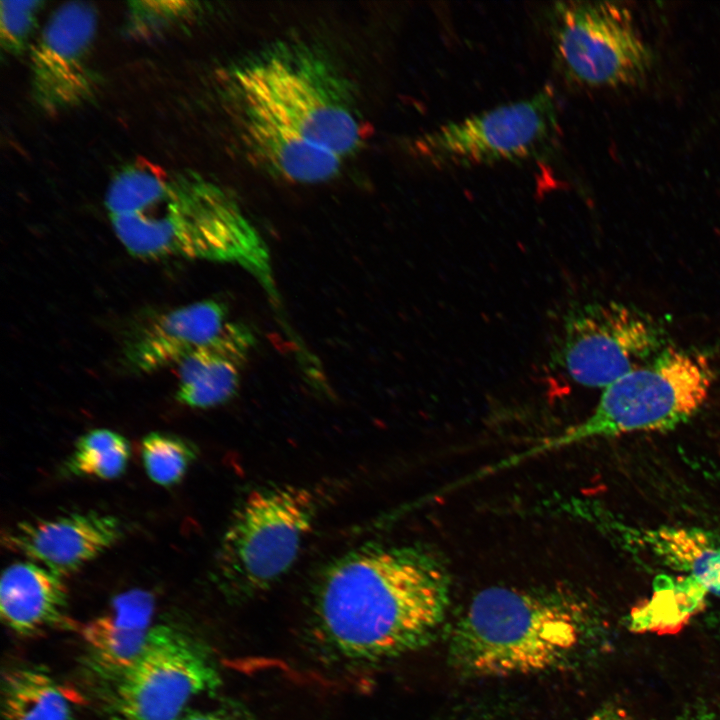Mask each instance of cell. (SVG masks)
I'll return each instance as SVG.
<instances>
[{
  "label": "cell",
  "mask_w": 720,
  "mask_h": 720,
  "mask_svg": "<svg viewBox=\"0 0 720 720\" xmlns=\"http://www.w3.org/2000/svg\"><path fill=\"white\" fill-rule=\"evenodd\" d=\"M222 88L249 156L288 182L329 181L367 136L351 82L302 41L273 43L232 64Z\"/></svg>",
  "instance_id": "6da1fadb"
},
{
  "label": "cell",
  "mask_w": 720,
  "mask_h": 720,
  "mask_svg": "<svg viewBox=\"0 0 720 720\" xmlns=\"http://www.w3.org/2000/svg\"><path fill=\"white\" fill-rule=\"evenodd\" d=\"M451 595L445 562L416 544H370L332 562L313 597V623L342 659L372 663L426 645Z\"/></svg>",
  "instance_id": "7a4b0ae2"
},
{
  "label": "cell",
  "mask_w": 720,
  "mask_h": 720,
  "mask_svg": "<svg viewBox=\"0 0 720 720\" xmlns=\"http://www.w3.org/2000/svg\"><path fill=\"white\" fill-rule=\"evenodd\" d=\"M104 204L114 234L131 256L238 265L283 315L269 249L239 202L219 184L195 171L136 159L116 171Z\"/></svg>",
  "instance_id": "3957f363"
},
{
  "label": "cell",
  "mask_w": 720,
  "mask_h": 720,
  "mask_svg": "<svg viewBox=\"0 0 720 720\" xmlns=\"http://www.w3.org/2000/svg\"><path fill=\"white\" fill-rule=\"evenodd\" d=\"M586 613L561 594L490 587L455 623L450 663L470 676L504 677L551 670L584 640Z\"/></svg>",
  "instance_id": "277c9868"
},
{
  "label": "cell",
  "mask_w": 720,
  "mask_h": 720,
  "mask_svg": "<svg viewBox=\"0 0 720 720\" xmlns=\"http://www.w3.org/2000/svg\"><path fill=\"white\" fill-rule=\"evenodd\" d=\"M708 357L667 346L605 388L581 423L507 458L511 467L541 454L595 438L666 431L686 423L705 402L714 380Z\"/></svg>",
  "instance_id": "5b68a950"
},
{
  "label": "cell",
  "mask_w": 720,
  "mask_h": 720,
  "mask_svg": "<svg viewBox=\"0 0 720 720\" xmlns=\"http://www.w3.org/2000/svg\"><path fill=\"white\" fill-rule=\"evenodd\" d=\"M319 507V495L300 486L263 487L247 494L221 543V583L243 597L271 587L294 564Z\"/></svg>",
  "instance_id": "8992f818"
},
{
  "label": "cell",
  "mask_w": 720,
  "mask_h": 720,
  "mask_svg": "<svg viewBox=\"0 0 720 720\" xmlns=\"http://www.w3.org/2000/svg\"><path fill=\"white\" fill-rule=\"evenodd\" d=\"M560 131L554 90L449 122L415 137L410 151L437 168L469 167L537 159L551 150Z\"/></svg>",
  "instance_id": "52a82bcc"
},
{
  "label": "cell",
  "mask_w": 720,
  "mask_h": 720,
  "mask_svg": "<svg viewBox=\"0 0 720 720\" xmlns=\"http://www.w3.org/2000/svg\"><path fill=\"white\" fill-rule=\"evenodd\" d=\"M549 33L555 65L572 84H632L652 64L630 10L616 2H556L549 12Z\"/></svg>",
  "instance_id": "ba28073f"
},
{
  "label": "cell",
  "mask_w": 720,
  "mask_h": 720,
  "mask_svg": "<svg viewBox=\"0 0 720 720\" xmlns=\"http://www.w3.org/2000/svg\"><path fill=\"white\" fill-rule=\"evenodd\" d=\"M662 323L619 302H589L568 311L554 361L575 382L605 388L668 345Z\"/></svg>",
  "instance_id": "9c48e42d"
},
{
  "label": "cell",
  "mask_w": 720,
  "mask_h": 720,
  "mask_svg": "<svg viewBox=\"0 0 720 720\" xmlns=\"http://www.w3.org/2000/svg\"><path fill=\"white\" fill-rule=\"evenodd\" d=\"M219 684L196 644L169 627H153L141 656L120 676L113 720H180L193 698Z\"/></svg>",
  "instance_id": "30bf717a"
},
{
  "label": "cell",
  "mask_w": 720,
  "mask_h": 720,
  "mask_svg": "<svg viewBox=\"0 0 720 720\" xmlns=\"http://www.w3.org/2000/svg\"><path fill=\"white\" fill-rule=\"evenodd\" d=\"M98 15L87 2L55 9L30 51V83L36 106L47 115L92 101L99 78L91 63Z\"/></svg>",
  "instance_id": "8fae6325"
},
{
  "label": "cell",
  "mask_w": 720,
  "mask_h": 720,
  "mask_svg": "<svg viewBox=\"0 0 720 720\" xmlns=\"http://www.w3.org/2000/svg\"><path fill=\"white\" fill-rule=\"evenodd\" d=\"M580 517L599 528L632 555H648L657 564L688 576L705 593L720 598V538L699 527H638L588 502Z\"/></svg>",
  "instance_id": "7c38bea8"
},
{
  "label": "cell",
  "mask_w": 720,
  "mask_h": 720,
  "mask_svg": "<svg viewBox=\"0 0 720 720\" xmlns=\"http://www.w3.org/2000/svg\"><path fill=\"white\" fill-rule=\"evenodd\" d=\"M122 536L112 515L80 512L19 522L2 535L9 551L64 577L110 549Z\"/></svg>",
  "instance_id": "4fadbf2b"
},
{
  "label": "cell",
  "mask_w": 720,
  "mask_h": 720,
  "mask_svg": "<svg viewBox=\"0 0 720 720\" xmlns=\"http://www.w3.org/2000/svg\"><path fill=\"white\" fill-rule=\"evenodd\" d=\"M226 305L207 299L156 315L128 336L122 350L125 367L149 374L178 366L227 324Z\"/></svg>",
  "instance_id": "5bb4252c"
},
{
  "label": "cell",
  "mask_w": 720,
  "mask_h": 720,
  "mask_svg": "<svg viewBox=\"0 0 720 720\" xmlns=\"http://www.w3.org/2000/svg\"><path fill=\"white\" fill-rule=\"evenodd\" d=\"M256 343L240 322H227L214 338L199 346L178 366L176 400L190 408L206 409L231 400Z\"/></svg>",
  "instance_id": "9a60e30c"
},
{
  "label": "cell",
  "mask_w": 720,
  "mask_h": 720,
  "mask_svg": "<svg viewBox=\"0 0 720 720\" xmlns=\"http://www.w3.org/2000/svg\"><path fill=\"white\" fill-rule=\"evenodd\" d=\"M67 589L63 577L31 561L6 567L0 582V612L10 630L32 636L65 616Z\"/></svg>",
  "instance_id": "2e32d148"
},
{
  "label": "cell",
  "mask_w": 720,
  "mask_h": 720,
  "mask_svg": "<svg viewBox=\"0 0 720 720\" xmlns=\"http://www.w3.org/2000/svg\"><path fill=\"white\" fill-rule=\"evenodd\" d=\"M107 613L89 621L82 635L96 660L120 676L141 656L153 627L152 596L143 591L119 595Z\"/></svg>",
  "instance_id": "e0dca14e"
},
{
  "label": "cell",
  "mask_w": 720,
  "mask_h": 720,
  "mask_svg": "<svg viewBox=\"0 0 720 720\" xmlns=\"http://www.w3.org/2000/svg\"><path fill=\"white\" fill-rule=\"evenodd\" d=\"M2 688L6 720H74L77 695L41 669L12 668Z\"/></svg>",
  "instance_id": "ac0fdd59"
},
{
  "label": "cell",
  "mask_w": 720,
  "mask_h": 720,
  "mask_svg": "<svg viewBox=\"0 0 720 720\" xmlns=\"http://www.w3.org/2000/svg\"><path fill=\"white\" fill-rule=\"evenodd\" d=\"M129 458L126 438L109 429H94L78 439L65 471L73 476L111 480L125 472Z\"/></svg>",
  "instance_id": "d6986e66"
},
{
  "label": "cell",
  "mask_w": 720,
  "mask_h": 720,
  "mask_svg": "<svg viewBox=\"0 0 720 720\" xmlns=\"http://www.w3.org/2000/svg\"><path fill=\"white\" fill-rule=\"evenodd\" d=\"M145 471L161 486L177 484L197 457L196 448L181 437L164 432H151L141 443Z\"/></svg>",
  "instance_id": "ffe728a7"
},
{
  "label": "cell",
  "mask_w": 720,
  "mask_h": 720,
  "mask_svg": "<svg viewBox=\"0 0 720 720\" xmlns=\"http://www.w3.org/2000/svg\"><path fill=\"white\" fill-rule=\"evenodd\" d=\"M128 6L126 31L137 39L186 25L202 11L201 4L194 1H133Z\"/></svg>",
  "instance_id": "44dd1931"
},
{
  "label": "cell",
  "mask_w": 720,
  "mask_h": 720,
  "mask_svg": "<svg viewBox=\"0 0 720 720\" xmlns=\"http://www.w3.org/2000/svg\"><path fill=\"white\" fill-rule=\"evenodd\" d=\"M43 1H1L0 42L7 54L19 55L28 46Z\"/></svg>",
  "instance_id": "7402d4cb"
},
{
  "label": "cell",
  "mask_w": 720,
  "mask_h": 720,
  "mask_svg": "<svg viewBox=\"0 0 720 720\" xmlns=\"http://www.w3.org/2000/svg\"><path fill=\"white\" fill-rule=\"evenodd\" d=\"M672 720H720V714L705 703L687 706Z\"/></svg>",
  "instance_id": "603a6c76"
},
{
  "label": "cell",
  "mask_w": 720,
  "mask_h": 720,
  "mask_svg": "<svg viewBox=\"0 0 720 720\" xmlns=\"http://www.w3.org/2000/svg\"><path fill=\"white\" fill-rule=\"evenodd\" d=\"M586 720H632L628 711L616 703H607L594 711Z\"/></svg>",
  "instance_id": "cb8c5ba5"
},
{
  "label": "cell",
  "mask_w": 720,
  "mask_h": 720,
  "mask_svg": "<svg viewBox=\"0 0 720 720\" xmlns=\"http://www.w3.org/2000/svg\"><path fill=\"white\" fill-rule=\"evenodd\" d=\"M180 720H250L239 712L226 710L202 711L183 716Z\"/></svg>",
  "instance_id": "d4e9b609"
},
{
  "label": "cell",
  "mask_w": 720,
  "mask_h": 720,
  "mask_svg": "<svg viewBox=\"0 0 720 720\" xmlns=\"http://www.w3.org/2000/svg\"><path fill=\"white\" fill-rule=\"evenodd\" d=\"M707 630L720 641V612H713L704 619Z\"/></svg>",
  "instance_id": "484cf974"
}]
</instances>
